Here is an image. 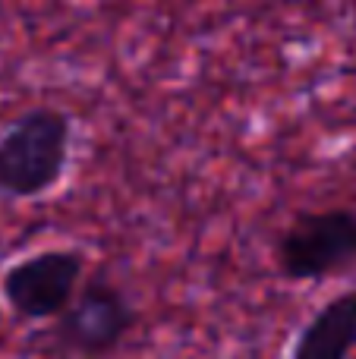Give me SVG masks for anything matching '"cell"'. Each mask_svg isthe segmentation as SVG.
<instances>
[{
    "label": "cell",
    "mask_w": 356,
    "mask_h": 359,
    "mask_svg": "<svg viewBox=\"0 0 356 359\" xmlns=\"http://www.w3.org/2000/svg\"><path fill=\"white\" fill-rule=\"evenodd\" d=\"M136 328V309L117 284L98 278L79 284L69 306L57 316L54 337L60 350L85 359L111 356Z\"/></svg>",
    "instance_id": "cell-3"
},
{
    "label": "cell",
    "mask_w": 356,
    "mask_h": 359,
    "mask_svg": "<svg viewBox=\"0 0 356 359\" xmlns=\"http://www.w3.org/2000/svg\"><path fill=\"white\" fill-rule=\"evenodd\" d=\"M85 259L76 249H44L16 262L0 280V293L29 322L57 318L82 284Z\"/></svg>",
    "instance_id": "cell-4"
},
{
    "label": "cell",
    "mask_w": 356,
    "mask_h": 359,
    "mask_svg": "<svg viewBox=\"0 0 356 359\" xmlns=\"http://www.w3.org/2000/svg\"><path fill=\"white\" fill-rule=\"evenodd\" d=\"M271 4L287 6V10H306V6H315V4H322V0H271Z\"/></svg>",
    "instance_id": "cell-6"
},
{
    "label": "cell",
    "mask_w": 356,
    "mask_h": 359,
    "mask_svg": "<svg viewBox=\"0 0 356 359\" xmlns=\"http://www.w3.org/2000/svg\"><path fill=\"white\" fill-rule=\"evenodd\" d=\"M278 268L287 280H325L356 265V211H303L278 240Z\"/></svg>",
    "instance_id": "cell-2"
},
{
    "label": "cell",
    "mask_w": 356,
    "mask_h": 359,
    "mask_svg": "<svg viewBox=\"0 0 356 359\" xmlns=\"http://www.w3.org/2000/svg\"><path fill=\"white\" fill-rule=\"evenodd\" d=\"M356 350V290L328 299L296 334L290 359H350Z\"/></svg>",
    "instance_id": "cell-5"
},
{
    "label": "cell",
    "mask_w": 356,
    "mask_h": 359,
    "mask_svg": "<svg viewBox=\"0 0 356 359\" xmlns=\"http://www.w3.org/2000/svg\"><path fill=\"white\" fill-rule=\"evenodd\" d=\"M73 123L57 107H32L0 136V196L38 198L60 183Z\"/></svg>",
    "instance_id": "cell-1"
}]
</instances>
